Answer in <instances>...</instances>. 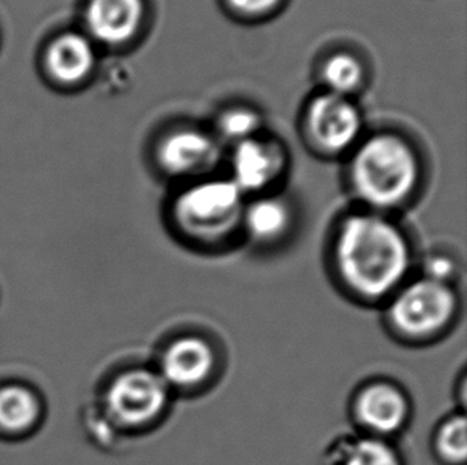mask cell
<instances>
[{
    "instance_id": "cell-12",
    "label": "cell",
    "mask_w": 467,
    "mask_h": 465,
    "mask_svg": "<svg viewBox=\"0 0 467 465\" xmlns=\"http://www.w3.org/2000/svg\"><path fill=\"white\" fill-rule=\"evenodd\" d=\"M96 63L95 48L80 34H63L45 51V67L57 82L78 83L89 76Z\"/></svg>"
},
{
    "instance_id": "cell-7",
    "label": "cell",
    "mask_w": 467,
    "mask_h": 465,
    "mask_svg": "<svg viewBox=\"0 0 467 465\" xmlns=\"http://www.w3.org/2000/svg\"><path fill=\"white\" fill-rule=\"evenodd\" d=\"M351 415L364 435L391 440L409 426L410 398L398 384L377 379L364 384L356 392Z\"/></svg>"
},
{
    "instance_id": "cell-4",
    "label": "cell",
    "mask_w": 467,
    "mask_h": 465,
    "mask_svg": "<svg viewBox=\"0 0 467 465\" xmlns=\"http://www.w3.org/2000/svg\"><path fill=\"white\" fill-rule=\"evenodd\" d=\"M385 305L386 321L392 334L410 343L441 338L460 313L455 285L424 276L409 279Z\"/></svg>"
},
{
    "instance_id": "cell-18",
    "label": "cell",
    "mask_w": 467,
    "mask_h": 465,
    "mask_svg": "<svg viewBox=\"0 0 467 465\" xmlns=\"http://www.w3.org/2000/svg\"><path fill=\"white\" fill-rule=\"evenodd\" d=\"M260 123H262V119H260L259 114L251 108H230L227 112H223L219 119V129L225 138L240 144L243 140L255 138Z\"/></svg>"
},
{
    "instance_id": "cell-9",
    "label": "cell",
    "mask_w": 467,
    "mask_h": 465,
    "mask_svg": "<svg viewBox=\"0 0 467 465\" xmlns=\"http://www.w3.org/2000/svg\"><path fill=\"white\" fill-rule=\"evenodd\" d=\"M157 160L160 168L171 176L202 174L217 163L219 145L206 132L183 128L160 140Z\"/></svg>"
},
{
    "instance_id": "cell-17",
    "label": "cell",
    "mask_w": 467,
    "mask_h": 465,
    "mask_svg": "<svg viewBox=\"0 0 467 465\" xmlns=\"http://www.w3.org/2000/svg\"><path fill=\"white\" fill-rule=\"evenodd\" d=\"M322 77L327 85L328 93L348 98V95L354 93L364 82V67L353 55L337 53L324 64Z\"/></svg>"
},
{
    "instance_id": "cell-10",
    "label": "cell",
    "mask_w": 467,
    "mask_h": 465,
    "mask_svg": "<svg viewBox=\"0 0 467 465\" xmlns=\"http://www.w3.org/2000/svg\"><path fill=\"white\" fill-rule=\"evenodd\" d=\"M285 151L272 140L251 138L236 144L232 160V182L247 193H262L285 170Z\"/></svg>"
},
{
    "instance_id": "cell-2",
    "label": "cell",
    "mask_w": 467,
    "mask_h": 465,
    "mask_svg": "<svg viewBox=\"0 0 467 465\" xmlns=\"http://www.w3.org/2000/svg\"><path fill=\"white\" fill-rule=\"evenodd\" d=\"M420 161L407 140L396 134H377L360 145L351 163L356 196L379 212L404 204L418 187Z\"/></svg>"
},
{
    "instance_id": "cell-11",
    "label": "cell",
    "mask_w": 467,
    "mask_h": 465,
    "mask_svg": "<svg viewBox=\"0 0 467 465\" xmlns=\"http://www.w3.org/2000/svg\"><path fill=\"white\" fill-rule=\"evenodd\" d=\"M144 18V0H89L85 13L89 34L102 44L112 46L133 40Z\"/></svg>"
},
{
    "instance_id": "cell-1",
    "label": "cell",
    "mask_w": 467,
    "mask_h": 465,
    "mask_svg": "<svg viewBox=\"0 0 467 465\" xmlns=\"http://www.w3.org/2000/svg\"><path fill=\"white\" fill-rule=\"evenodd\" d=\"M330 260L341 289L366 305L386 303L410 279L413 249L398 223L373 211L348 215L337 228Z\"/></svg>"
},
{
    "instance_id": "cell-16",
    "label": "cell",
    "mask_w": 467,
    "mask_h": 465,
    "mask_svg": "<svg viewBox=\"0 0 467 465\" xmlns=\"http://www.w3.org/2000/svg\"><path fill=\"white\" fill-rule=\"evenodd\" d=\"M434 453L443 465H464L467 460V424L464 413L441 422L434 434Z\"/></svg>"
},
{
    "instance_id": "cell-3",
    "label": "cell",
    "mask_w": 467,
    "mask_h": 465,
    "mask_svg": "<svg viewBox=\"0 0 467 465\" xmlns=\"http://www.w3.org/2000/svg\"><path fill=\"white\" fill-rule=\"evenodd\" d=\"M244 193L232 179H211L181 191L172 204L177 234L198 249H221L241 230Z\"/></svg>"
},
{
    "instance_id": "cell-5",
    "label": "cell",
    "mask_w": 467,
    "mask_h": 465,
    "mask_svg": "<svg viewBox=\"0 0 467 465\" xmlns=\"http://www.w3.org/2000/svg\"><path fill=\"white\" fill-rule=\"evenodd\" d=\"M172 390L157 368H130L110 381L106 408L112 421L128 430L149 429L161 421L170 407Z\"/></svg>"
},
{
    "instance_id": "cell-13",
    "label": "cell",
    "mask_w": 467,
    "mask_h": 465,
    "mask_svg": "<svg viewBox=\"0 0 467 465\" xmlns=\"http://www.w3.org/2000/svg\"><path fill=\"white\" fill-rule=\"evenodd\" d=\"M292 222V209L285 200L260 196L244 206L241 230L257 244L273 245L289 234Z\"/></svg>"
},
{
    "instance_id": "cell-15",
    "label": "cell",
    "mask_w": 467,
    "mask_h": 465,
    "mask_svg": "<svg viewBox=\"0 0 467 465\" xmlns=\"http://www.w3.org/2000/svg\"><path fill=\"white\" fill-rule=\"evenodd\" d=\"M40 415L37 397L23 386H6L0 389V429L21 432L32 428Z\"/></svg>"
},
{
    "instance_id": "cell-14",
    "label": "cell",
    "mask_w": 467,
    "mask_h": 465,
    "mask_svg": "<svg viewBox=\"0 0 467 465\" xmlns=\"http://www.w3.org/2000/svg\"><path fill=\"white\" fill-rule=\"evenodd\" d=\"M334 456V465H404L391 440L368 435L340 441Z\"/></svg>"
},
{
    "instance_id": "cell-19",
    "label": "cell",
    "mask_w": 467,
    "mask_h": 465,
    "mask_svg": "<svg viewBox=\"0 0 467 465\" xmlns=\"http://www.w3.org/2000/svg\"><path fill=\"white\" fill-rule=\"evenodd\" d=\"M420 276L428 277L437 283L455 285V279L458 276L456 262L447 253H432L430 257L424 258Z\"/></svg>"
},
{
    "instance_id": "cell-6",
    "label": "cell",
    "mask_w": 467,
    "mask_h": 465,
    "mask_svg": "<svg viewBox=\"0 0 467 465\" xmlns=\"http://www.w3.org/2000/svg\"><path fill=\"white\" fill-rule=\"evenodd\" d=\"M219 370V352L202 335L171 340L160 352L157 371L172 392H195L213 383Z\"/></svg>"
},
{
    "instance_id": "cell-20",
    "label": "cell",
    "mask_w": 467,
    "mask_h": 465,
    "mask_svg": "<svg viewBox=\"0 0 467 465\" xmlns=\"http://www.w3.org/2000/svg\"><path fill=\"white\" fill-rule=\"evenodd\" d=\"M227 2L234 12L249 18L265 16L268 13L275 12L283 4V0H227Z\"/></svg>"
},
{
    "instance_id": "cell-8",
    "label": "cell",
    "mask_w": 467,
    "mask_h": 465,
    "mask_svg": "<svg viewBox=\"0 0 467 465\" xmlns=\"http://www.w3.org/2000/svg\"><path fill=\"white\" fill-rule=\"evenodd\" d=\"M306 126L317 147L324 150H347L362 129L359 110L347 96L324 93L313 99L306 112Z\"/></svg>"
}]
</instances>
